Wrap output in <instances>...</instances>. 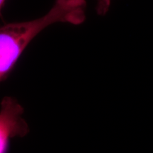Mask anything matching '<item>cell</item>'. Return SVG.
<instances>
[{
    "label": "cell",
    "mask_w": 153,
    "mask_h": 153,
    "mask_svg": "<svg viewBox=\"0 0 153 153\" xmlns=\"http://www.w3.org/2000/svg\"><path fill=\"white\" fill-rule=\"evenodd\" d=\"M6 0H0V16H1V9H2V7L4 5Z\"/></svg>",
    "instance_id": "4"
},
{
    "label": "cell",
    "mask_w": 153,
    "mask_h": 153,
    "mask_svg": "<svg viewBox=\"0 0 153 153\" xmlns=\"http://www.w3.org/2000/svg\"><path fill=\"white\" fill-rule=\"evenodd\" d=\"M111 0H96V11L99 16H105L109 11Z\"/></svg>",
    "instance_id": "3"
},
{
    "label": "cell",
    "mask_w": 153,
    "mask_h": 153,
    "mask_svg": "<svg viewBox=\"0 0 153 153\" xmlns=\"http://www.w3.org/2000/svg\"><path fill=\"white\" fill-rule=\"evenodd\" d=\"M23 114L24 108L16 99L4 97L0 108V153H8L11 140L26 136L29 132Z\"/></svg>",
    "instance_id": "2"
},
{
    "label": "cell",
    "mask_w": 153,
    "mask_h": 153,
    "mask_svg": "<svg viewBox=\"0 0 153 153\" xmlns=\"http://www.w3.org/2000/svg\"><path fill=\"white\" fill-rule=\"evenodd\" d=\"M86 0H55L43 16L0 27V82L7 78L32 40L55 23L80 25L86 20Z\"/></svg>",
    "instance_id": "1"
}]
</instances>
